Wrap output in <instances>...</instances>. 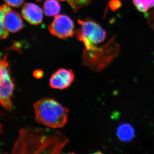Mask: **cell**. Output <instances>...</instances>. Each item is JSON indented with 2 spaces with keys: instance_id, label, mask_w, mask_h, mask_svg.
<instances>
[{
  "instance_id": "obj_1",
  "label": "cell",
  "mask_w": 154,
  "mask_h": 154,
  "mask_svg": "<svg viewBox=\"0 0 154 154\" xmlns=\"http://www.w3.org/2000/svg\"><path fill=\"white\" fill-rule=\"evenodd\" d=\"M69 139L62 133L47 128H22L11 154H60Z\"/></svg>"
},
{
  "instance_id": "obj_2",
  "label": "cell",
  "mask_w": 154,
  "mask_h": 154,
  "mask_svg": "<svg viewBox=\"0 0 154 154\" xmlns=\"http://www.w3.org/2000/svg\"><path fill=\"white\" fill-rule=\"evenodd\" d=\"M35 120L53 129L64 126L67 122L69 109L54 99L44 98L34 104Z\"/></svg>"
},
{
  "instance_id": "obj_3",
  "label": "cell",
  "mask_w": 154,
  "mask_h": 154,
  "mask_svg": "<svg viewBox=\"0 0 154 154\" xmlns=\"http://www.w3.org/2000/svg\"><path fill=\"white\" fill-rule=\"evenodd\" d=\"M113 37L106 44L97 47L93 50L84 49L82 55L83 65L95 71L100 70L117 56L119 45Z\"/></svg>"
},
{
  "instance_id": "obj_4",
  "label": "cell",
  "mask_w": 154,
  "mask_h": 154,
  "mask_svg": "<svg viewBox=\"0 0 154 154\" xmlns=\"http://www.w3.org/2000/svg\"><path fill=\"white\" fill-rule=\"evenodd\" d=\"M78 22L80 28L75 31L76 36L85 45L84 49L93 50L105 40L107 36L106 31L95 21L90 19H78Z\"/></svg>"
},
{
  "instance_id": "obj_5",
  "label": "cell",
  "mask_w": 154,
  "mask_h": 154,
  "mask_svg": "<svg viewBox=\"0 0 154 154\" xmlns=\"http://www.w3.org/2000/svg\"><path fill=\"white\" fill-rule=\"evenodd\" d=\"M8 56L7 54L1 60L0 101L6 110L11 111L13 109L12 98L15 85L10 74Z\"/></svg>"
},
{
  "instance_id": "obj_6",
  "label": "cell",
  "mask_w": 154,
  "mask_h": 154,
  "mask_svg": "<svg viewBox=\"0 0 154 154\" xmlns=\"http://www.w3.org/2000/svg\"><path fill=\"white\" fill-rule=\"evenodd\" d=\"M74 25L70 18L65 15L56 16L48 27L52 35L58 38H65L71 37L74 34Z\"/></svg>"
},
{
  "instance_id": "obj_7",
  "label": "cell",
  "mask_w": 154,
  "mask_h": 154,
  "mask_svg": "<svg viewBox=\"0 0 154 154\" xmlns=\"http://www.w3.org/2000/svg\"><path fill=\"white\" fill-rule=\"evenodd\" d=\"M0 19L3 20L9 32L16 33L23 27L22 17L19 13L11 10L9 6L3 5L1 6Z\"/></svg>"
},
{
  "instance_id": "obj_8",
  "label": "cell",
  "mask_w": 154,
  "mask_h": 154,
  "mask_svg": "<svg viewBox=\"0 0 154 154\" xmlns=\"http://www.w3.org/2000/svg\"><path fill=\"white\" fill-rule=\"evenodd\" d=\"M74 79L75 74L72 70L60 69L54 72L51 77L50 86L53 89L63 90L68 88Z\"/></svg>"
},
{
  "instance_id": "obj_9",
  "label": "cell",
  "mask_w": 154,
  "mask_h": 154,
  "mask_svg": "<svg viewBox=\"0 0 154 154\" xmlns=\"http://www.w3.org/2000/svg\"><path fill=\"white\" fill-rule=\"evenodd\" d=\"M22 17L31 25H38L43 19V12L38 6L33 3H25L22 9Z\"/></svg>"
},
{
  "instance_id": "obj_10",
  "label": "cell",
  "mask_w": 154,
  "mask_h": 154,
  "mask_svg": "<svg viewBox=\"0 0 154 154\" xmlns=\"http://www.w3.org/2000/svg\"><path fill=\"white\" fill-rule=\"evenodd\" d=\"M117 134L120 140L128 141L133 138L134 131L131 125L128 123H124L117 128Z\"/></svg>"
},
{
  "instance_id": "obj_11",
  "label": "cell",
  "mask_w": 154,
  "mask_h": 154,
  "mask_svg": "<svg viewBox=\"0 0 154 154\" xmlns=\"http://www.w3.org/2000/svg\"><path fill=\"white\" fill-rule=\"evenodd\" d=\"M43 9L45 14L50 17L57 16L60 12L61 7L57 0H46L44 2Z\"/></svg>"
},
{
  "instance_id": "obj_12",
  "label": "cell",
  "mask_w": 154,
  "mask_h": 154,
  "mask_svg": "<svg viewBox=\"0 0 154 154\" xmlns=\"http://www.w3.org/2000/svg\"><path fill=\"white\" fill-rule=\"evenodd\" d=\"M137 11L146 13L154 6V0H132Z\"/></svg>"
},
{
  "instance_id": "obj_13",
  "label": "cell",
  "mask_w": 154,
  "mask_h": 154,
  "mask_svg": "<svg viewBox=\"0 0 154 154\" xmlns=\"http://www.w3.org/2000/svg\"><path fill=\"white\" fill-rule=\"evenodd\" d=\"M42 0H36L39 2ZM61 1H66L73 9L75 12H77L79 9L85 6L88 5L91 2L92 0H60Z\"/></svg>"
},
{
  "instance_id": "obj_14",
  "label": "cell",
  "mask_w": 154,
  "mask_h": 154,
  "mask_svg": "<svg viewBox=\"0 0 154 154\" xmlns=\"http://www.w3.org/2000/svg\"><path fill=\"white\" fill-rule=\"evenodd\" d=\"M25 0H4L8 5L14 8H19L24 3Z\"/></svg>"
},
{
  "instance_id": "obj_15",
  "label": "cell",
  "mask_w": 154,
  "mask_h": 154,
  "mask_svg": "<svg viewBox=\"0 0 154 154\" xmlns=\"http://www.w3.org/2000/svg\"><path fill=\"white\" fill-rule=\"evenodd\" d=\"M121 4L119 0H113L110 2V8L112 10H116L120 7Z\"/></svg>"
},
{
  "instance_id": "obj_16",
  "label": "cell",
  "mask_w": 154,
  "mask_h": 154,
  "mask_svg": "<svg viewBox=\"0 0 154 154\" xmlns=\"http://www.w3.org/2000/svg\"><path fill=\"white\" fill-rule=\"evenodd\" d=\"M33 75L34 77H36L37 79H39L41 78L43 76V72L41 70H37L35 71L33 73Z\"/></svg>"
},
{
  "instance_id": "obj_17",
  "label": "cell",
  "mask_w": 154,
  "mask_h": 154,
  "mask_svg": "<svg viewBox=\"0 0 154 154\" xmlns=\"http://www.w3.org/2000/svg\"><path fill=\"white\" fill-rule=\"evenodd\" d=\"M94 154H103L101 152H96L94 153Z\"/></svg>"
},
{
  "instance_id": "obj_18",
  "label": "cell",
  "mask_w": 154,
  "mask_h": 154,
  "mask_svg": "<svg viewBox=\"0 0 154 154\" xmlns=\"http://www.w3.org/2000/svg\"><path fill=\"white\" fill-rule=\"evenodd\" d=\"M66 154H76L75 153H68Z\"/></svg>"
}]
</instances>
